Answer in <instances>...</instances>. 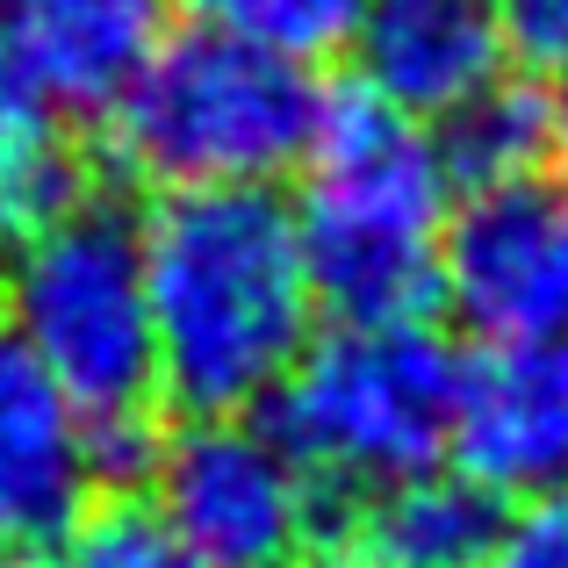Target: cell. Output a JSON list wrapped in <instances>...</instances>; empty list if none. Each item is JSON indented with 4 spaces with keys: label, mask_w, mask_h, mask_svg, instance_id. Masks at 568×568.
Listing matches in <instances>:
<instances>
[{
    "label": "cell",
    "mask_w": 568,
    "mask_h": 568,
    "mask_svg": "<svg viewBox=\"0 0 568 568\" xmlns=\"http://www.w3.org/2000/svg\"><path fill=\"white\" fill-rule=\"evenodd\" d=\"M144 303L159 403L237 417L310 346V274L295 209L274 187H181L144 223Z\"/></svg>",
    "instance_id": "1"
},
{
    "label": "cell",
    "mask_w": 568,
    "mask_h": 568,
    "mask_svg": "<svg viewBox=\"0 0 568 568\" xmlns=\"http://www.w3.org/2000/svg\"><path fill=\"white\" fill-rule=\"evenodd\" d=\"M310 187L295 209L310 303L338 324H410L439 303V209L446 181L432 130L388 109L375 87H324L317 138L303 152Z\"/></svg>",
    "instance_id": "2"
},
{
    "label": "cell",
    "mask_w": 568,
    "mask_h": 568,
    "mask_svg": "<svg viewBox=\"0 0 568 568\" xmlns=\"http://www.w3.org/2000/svg\"><path fill=\"white\" fill-rule=\"evenodd\" d=\"M317 109L324 80L310 58L252 43L223 22H187L109 109L94 152L130 187H266L274 173L303 166Z\"/></svg>",
    "instance_id": "3"
},
{
    "label": "cell",
    "mask_w": 568,
    "mask_h": 568,
    "mask_svg": "<svg viewBox=\"0 0 568 568\" xmlns=\"http://www.w3.org/2000/svg\"><path fill=\"white\" fill-rule=\"evenodd\" d=\"M0 310L58 396L87 410V432L166 417L144 303V216L130 209V181L109 166L80 202L0 252Z\"/></svg>",
    "instance_id": "4"
},
{
    "label": "cell",
    "mask_w": 568,
    "mask_h": 568,
    "mask_svg": "<svg viewBox=\"0 0 568 568\" xmlns=\"http://www.w3.org/2000/svg\"><path fill=\"white\" fill-rule=\"evenodd\" d=\"M460 382H468V353L425 317L338 324L266 388L260 432L303 468V483L388 489L439 468Z\"/></svg>",
    "instance_id": "5"
},
{
    "label": "cell",
    "mask_w": 568,
    "mask_h": 568,
    "mask_svg": "<svg viewBox=\"0 0 568 568\" xmlns=\"http://www.w3.org/2000/svg\"><path fill=\"white\" fill-rule=\"evenodd\" d=\"M144 497L202 568H295L310 483L260 425L181 417L166 425Z\"/></svg>",
    "instance_id": "6"
},
{
    "label": "cell",
    "mask_w": 568,
    "mask_h": 568,
    "mask_svg": "<svg viewBox=\"0 0 568 568\" xmlns=\"http://www.w3.org/2000/svg\"><path fill=\"white\" fill-rule=\"evenodd\" d=\"M439 295L489 346H555L568 332V173L475 187L439 223Z\"/></svg>",
    "instance_id": "7"
},
{
    "label": "cell",
    "mask_w": 568,
    "mask_h": 568,
    "mask_svg": "<svg viewBox=\"0 0 568 568\" xmlns=\"http://www.w3.org/2000/svg\"><path fill=\"white\" fill-rule=\"evenodd\" d=\"M504 540V497L468 475H410L388 489L310 483L295 568H489Z\"/></svg>",
    "instance_id": "8"
},
{
    "label": "cell",
    "mask_w": 568,
    "mask_h": 568,
    "mask_svg": "<svg viewBox=\"0 0 568 568\" xmlns=\"http://www.w3.org/2000/svg\"><path fill=\"white\" fill-rule=\"evenodd\" d=\"M166 8L173 0H8L0 51L51 115L109 123V109L166 43Z\"/></svg>",
    "instance_id": "9"
},
{
    "label": "cell",
    "mask_w": 568,
    "mask_h": 568,
    "mask_svg": "<svg viewBox=\"0 0 568 568\" xmlns=\"http://www.w3.org/2000/svg\"><path fill=\"white\" fill-rule=\"evenodd\" d=\"M94 504L87 432L0 310V555L65 540Z\"/></svg>",
    "instance_id": "10"
},
{
    "label": "cell",
    "mask_w": 568,
    "mask_h": 568,
    "mask_svg": "<svg viewBox=\"0 0 568 568\" xmlns=\"http://www.w3.org/2000/svg\"><path fill=\"white\" fill-rule=\"evenodd\" d=\"M446 454L489 497L568 483V375L555 346H497L489 361H468Z\"/></svg>",
    "instance_id": "11"
},
{
    "label": "cell",
    "mask_w": 568,
    "mask_h": 568,
    "mask_svg": "<svg viewBox=\"0 0 568 568\" xmlns=\"http://www.w3.org/2000/svg\"><path fill=\"white\" fill-rule=\"evenodd\" d=\"M353 51L388 109L446 115L504 72V0H367Z\"/></svg>",
    "instance_id": "12"
},
{
    "label": "cell",
    "mask_w": 568,
    "mask_h": 568,
    "mask_svg": "<svg viewBox=\"0 0 568 568\" xmlns=\"http://www.w3.org/2000/svg\"><path fill=\"white\" fill-rule=\"evenodd\" d=\"M94 173H101L94 144L65 138L58 115L37 101V87L0 51V252L29 237L37 223H51L65 202H80Z\"/></svg>",
    "instance_id": "13"
},
{
    "label": "cell",
    "mask_w": 568,
    "mask_h": 568,
    "mask_svg": "<svg viewBox=\"0 0 568 568\" xmlns=\"http://www.w3.org/2000/svg\"><path fill=\"white\" fill-rule=\"evenodd\" d=\"M432 159H439V181L475 194L518 181V173L547 166L555 159V109H547V87L526 72H497L483 80L468 101H454L446 115H432Z\"/></svg>",
    "instance_id": "14"
},
{
    "label": "cell",
    "mask_w": 568,
    "mask_h": 568,
    "mask_svg": "<svg viewBox=\"0 0 568 568\" xmlns=\"http://www.w3.org/2000/svg\"><path fill=\"white\" fill-rule=\"evenodd\" d=\"M0 568H202V561L166 532L152 497H94L65 540L0 555Z\"/></svg>",
    "instance_id": "15"
},
{
    "label": "cell",
    "mask_w": 568,
    "mask_h": 568,
    "mask_svg": "<svg viewBox=\"0 0 568 568\" xmlns=\"http://www.w3.org/2000/svg\"><path fill=\"white\" fill-rule=\"evenodd\" d=\"M202 8H209V22L237 29L252 43H274L288 58H317L353 37L367 0H202Z\"/></svg>",
    "instance_id": "16"
},
{
    "label": "cell",
    "mask_w": 568,
    "mask_h": 568,
    "mask_svg": "<svg viewBox=\"0 0 568 568\" xmlns=\"http://www.w3.org/2000/svg\"><path fill=\"white\" fill-rule=\"evenodd\" d=\"M489 568H568V483L540 489L518 518H504V540Z\"/></svg>",
    "instance_id": "17"
},
{
    "label": "cell",
    "mask_w": 568,
    "mask_h": 568,
    "mask_svg": "<svg viewBox=\"0 0 568 568\" xmlns=\"http://www.w3.org/2000/svg\"><path fill=\"white\" fill-rule=\"evenodd\" d=\"M504 58L518 72H568V0H504Z\"/></svg>",
    "instance_id": "18"
},
{
    "label": "cell",
    "mask_w": 568,
    "mask_h": 568,
    "mask_svg": "<svg viewBox=\"0 0 568 568\" xmlns=\"http://www.w3.org/2000/svg\"><path fill=\"white\" fill-rule=\"evenodd\" d=\"M547 109H555V152L568 159V87H561V94H547Z\"/></svg>",
    "instance_id": "19"
},
{
    "label": "cell",
    "mask_w": 568,
    "mask_h": 568,
    "mask_svg": "<svg viewBox=\"0 0 568 568\" xmlns=\"http://www.w3.org/2000/svg\"><path fill=\"white\" fill-rule=\"evenodd\" d=\"M555 361H561V375H568V332L555 338Z\"/></svg>",
    "instance_id": "20"
}]
</instances>
